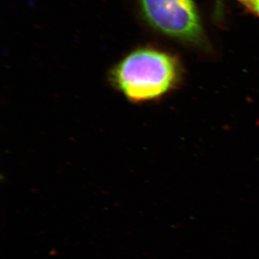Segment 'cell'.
Masks as SVG:
<instances>
[{"label": "cell", "instance_id": "cell-4", "mask_svg": "<svg viewBox=\"0 0 259 259\" xmlns=\"http://www.w3.org/2000/svg\"><path fill=\"white\" fill-rule=\"evenodd\" d=\"M221 3H222V0H217V13L219 15L220 13H221V8H222V5H221Z\"/></svg>", "mask_w": 259, "mask_h": 259}, {"label": "cell", "instance_id": "cell-2", "mask_svg": "<svg viewBox=\"0 0 259 259\" xmlns=\"http://www.w3.org/2000/svg\"><path fill=\"white\" fill-rule=\"evenodd\" d=\"M145 20L168 36L201 45L203 29L193 0H139Z\"/></svg>", "mask_w": 259, "mask_h": 259}, {"label": "cell", "instance_id": "cell-1", "mask_svg": "<svg viewBox=\"0 0 259 259\" xmlns=\"http://www.w3.org/2000/svg\"><path fill=\"white\" fill-rule=\"evenodd\" d=\"M180 76L177 59L151 48L130 53L110 73L113 86L133 102L160 98L176 86Z\"/></svg>", "mask_w": 259, "mask_h": 259}, {"label": "cell", "instance_id": "cell-5", "mask_svg": "<svg viewBox=\"0 0 259 259\" xmlns=\"http://www.w3.org/2000/svg\"><path fill=\"white\" fill-rule=\"evenodd\" d=\"M241 1L246 2V3H248V2L250 1V0H241Z\"/></svg>", "mask_w": 259, "mask_h": 259}, {"label": "cell", "instance_id": "cell-3", "mask_svg": "<svg viewBox=\"0 0 259 259\" xmlns=\"http://www.w3.org/2000/svg\"><path fill=\"white\" fill-rule=\"evenodd\" d=\"M247 5L259 17V0H250Z\"/></svg>", "mask_w": 259, "mask_h": 259}]
</instances>
